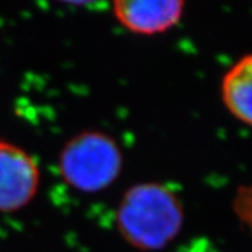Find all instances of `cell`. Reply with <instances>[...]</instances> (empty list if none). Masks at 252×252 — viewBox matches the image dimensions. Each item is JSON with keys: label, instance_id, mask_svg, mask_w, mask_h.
<instances>
[{"label": "cell", "instance_id": "3957f363", "mask_svg": "<svg viewBox=\"0 0 252 252\" xmlns=\"http://www.w3.org/2000/svg\"><path fill=\"white\" fill-rule=\"evenodd\" d=\"M40 179L36 158L16 143L0 139V213H16L30 205Z\"/></svg>", "mask_w": 252, "mask_h": 252}, {"label": "cell", "instance_id": "6da1fadb", "mask_svg": "<svg viewBox=\"0 0 252 252\" xmlns=\"http://www.w3.org/2000/svg\"><path fill=\"white\" fill-rule=\"evenodd\" d=\"M186 221L184 205L166 184H134L120 199L115 213L119 234L133 249L155 252L178 238Z\"/></svg>", "mask_w": 252, "mask_h": 252}, {"label": "cell", "instance_id": "277c9868", "mask_svg": "<svg viewBox=\"0 0 252 252\" xmlns=\"http://www.w3.org/2000/svg\"><path fill=\"white\" fill-rule=\"evenodd\" d=\"M186 13L183 0H116L112 16L120 26L140 36H155L173 30Z\"/></svg>", "mask_w": 252, "mask_h": 252}, {"label": "cell", "instance_id": "7a4b0ae2", "mask_svg": "<svg viewBox=\"0 0 252 252\" xmlns=\"http://www.w3.org/2000/svg\"><path fill=\"white\" fill-rule=\"evenodd\" d=\"M124 155L117 140L100 130H85L64 143L58 171L67 187L85 194L103 192L119 179Z\"/></svg>", "mask_w": 252, "mask_h": 252}, {"label": "cell", "instance_id": "5b68a950", "mask_svg": "<svg viewBox=\"0 0 252 252\" xmlns=\"http://www.w3.org/2000/svg\"><path fill=\"white\" fill-rule=\"evenodd\" d=\"M220 95L224 107L234 119L252 126V53L241 57L224 73Z\"/></svg>", "mask_w": 252, "mask_h": 252}]
</instances>
